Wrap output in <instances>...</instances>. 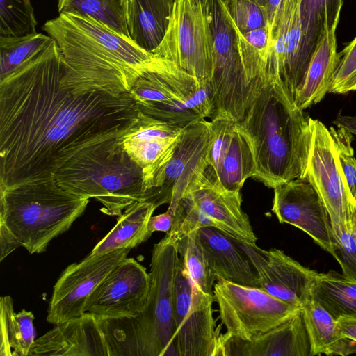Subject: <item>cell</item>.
Segmentation results:
<instances>
[{
	"instance_id": "obj_29",
	"label": "cell",
	"mask_w": 356,
	"mask_h": 356,
	"mask_svg": "<svg viewBox=\"0 0 356 356\" xmlns=\"http://www.w3.org/2000/svg\"><path fill=\"white\" fill-rule=\"evenodd\" d=\"M214 172L223 186L231 191H241L245 181L255 177L253 152L238 122L231 141Z\"/></svg>"
},
{
	"instance_id": "obj_21",
	"label": "cell",
	"mask_w": 356,
	"mask_h": 356,
	"mask_svg": "<svg viewBox=\"0 0 356 356\" xmlns=\"http://www.w3.org/2000/svg\"><path fill=\"white\" fill-rule=\"evenodd\" d=\"M110 356L100 326L93 314L58 323L35 339L29 356Z\"/></svg>"
},
{
	"instance_id": "obj_10",
	"label": "cell",
	"mask_w": 356,
	"mask_h": 356,
	"mask_svg": "<svg viewBox=\"0 0 356 356\" xmlns=\"http://www.w3.org/2000/svg\"><path fill=\"white\" fill-rule=\"evenodd\" d=\"M207 12L213 37V118L225 117L238 122L245 109L248 89L236 33L223 0H210Z\"/></svg>"
},
{
	"instance_id": "obj_5",
	"label": "cell",
	"mask_w": 356,
	"mask_h": 356,
	"mask_svg": "<svg viewBox=\"0 0 356 356\" xmlns=\"http://www.w3.org/2000/svg\"><path fill=\"white\" fill-rule=\"evenodd\" d=\"M89 199L72 194L54 179L0 188V232L30 254L41 253L85 211Z\"/></svg>"
},
{
	"instance_id": "obj_35",
	"label": "cell",
	"mask_w": 356,
	"mask_h": 356,
	"mask_svg": "<svg viewBox=\"0 0 356 356\" xmlns=\"http://www.w3.org/2000/svg\"><path fill=\"white\" fill-rule=\"evenodd\" d=\"M36 25L31 0H0V37L35 34Z\"/></svg>"
},
{
	"instance_id": "obj_25",
	"label": "cell",
	"mask_w": 356,
	"mask_h": 356,
	"mask_svg": "<svg viewBox=\"0 0 356 356\" xmlns=\"http://www.w3.org/2000/svg\"><path fill=\"white\" fill-rule=\"evenodd\" d=\"M158 207L149 201L136 202L118 217L116 225L93 248L90 255L103 254L117 249H132L147 241V225Z\"/></svg>"
},
{
	"instance_id": "obj_23",
	"label": "cell",
	"mask_w": 356,
	"mask_h": 356,
	"mask_svg": "<svg viewBox=\"0 0 356 356\" xmlns=\"http://www.w3.org/2000/svg\"><path fill=\"white\" fill-rule=\"evenodd\" d=\"M175 0H129L127 26L130 39L140 49L153 51L166 33Z\"/></svg>"
},
{
	"instance_id": "obj_26",
	"label": "cell",
	"mask_w": 356,
	"mask_h": 356,
	"mask_svg": "<svg viewBox=\"0 0 356 356\" xmlns=\"http://www.w3.org/2000/svg\"><path fill=\"white\" fill-rule=\"evenodd\" d=\"M342 5L343 0H300L302 54L307 69L326 33L336 30Z\"/></svg>"
},
{
	"instance_id": "obj_22",
	"label": "cell",
	"mask_w": 356,
	"mask_h": 356,
	"mask_svg": "<svg viewBox=\"0 0 356 356\" xmlns=\"http://www.w3.org/2000/svg\"><path fill=\"white\" fill-rule=\"evenodd\" d=\"M197 232L216 278L259 287L255 270L234 238L212 227H200Z\"/></svg>"
},
{
	"instance_id": "obj_44",
	"label": "cell",
	"mask_w": 356,
	"mask_h": 356,
	"mask_svg": "<svg viewBox=\"0 0 356 356\" xmlns=\"http://www.w3.org/2000/svg\"><path fill=\"white\" fill-rule=\"evenodd\" d=\"M195 3H200L205 8L207 9L208 5L210 0H192Z\"/></svg>"
},
{
	"instance_id": "obj_41",
	"label": "cell",
	"mask_w": 356,
	"mask_h": 356,
	"mask_svg": "<svg viewBox=\"0 0 356 356\" xmlns=\"http://www.w3.org/2000/svg\"><path fill=\"white\" fill-rule=\"evenodd\" d=\"M174 216L167 211L163 213L152 216L148 222L147 231L149 236L154 232H164L168 233L173 224Z\"/></svg>"
},
{
	"instance_id": "obj_40",
	"label": "cell",
	"mask_w": 356,
	"mask_h": 356,
	"mask_svg": "<svg viewBox=\"0 0 356 356\" xmlns=\"http://www.w3.org/2000/svg\"><path fill=\"white\" fill-rule=\"evenodd\" d=\"M339 337L333 355L346 356L356 353V318L341 316L337 319Z\"/></svg>"
},
{
	"instance_id": "obj_12",
	"label": "cell",
	"mask_w": 356,
	"mask_h": 356,
	"mask_svg": "<svg viewBox=\"0 0 356 356\" xmlns=\"http://www.w3.org/2000/svg\"><path fill=\"white\" fill-rule=\"evenodd\" d=\"M213 296L200 290L179 257L174 280L175 346L179 356H216L220 329L213 316Z\"/></svg>"
},
{
	"instance_id": "obj_31",
	"label": "cell",
	"mask_w": 356,
	"mask_h": 356,
	"mask_svg": "<svg viewBox=\"0 0 356 356\" xmlns=\"http://www.w3.org/2000/svg\"><path fill=\"white\" fill-rule=\"evenodd\" d=\"M229 21L236 33L246 86L250 82L257 79L264 81L271 44L270 26L267 25L258 29L242 33L234 26L230 19Z\"/></svg>"
},
{
	"instance_id": "obj_20",
	"label": "cell",
	"mask_w": 356,
	"mask_h": 356,
	"mask_svg": "<svg viewBox=\"0 0 356 356\" xmlns=\"http://www.w3.org/2000/svg\"><path fill=\"white\" fill-rule=\"evenodd\" d=\"M311 356L302 308L275 327L250 341L220 333L216 356Z\"/></svg>"
},
{
	"instance_id": "obj_4",
	"label": "cell",
	"mask_w": 356,
	"mask_h": 356,
	"mask_svg": "<svg viewBox=\"0 0 356 356\" xmlns=\"http://www.w3.org/2000/svg\"><path fill=\"white\" fill-rule=\"evenodd\" d=\"M179 259L177 241L165 235L152 251L151 286L144 309L131 318L99 319L110 356H179L173 304Z\"/></svg>"
},
{
	"instance_id": "obj_33",
	"label": "cell",
	"mask_w": 356,
	"mask_h": 356,
	"mask_svg": "<svg viewBox=\"0 0 356 356\" xmlns=\"http://www.w3.org/2000/svg\"><path fill=\"white\" fill-rule=\"evenodd\" d=\"M53 39L35 33L22 37H0V79H2L46 47Z\"/></svg>"
},
{
	"instance_id": "obj_42",
	"label": "cell",
	"mask_w": 356,
	"mask_h": 356,
	"mask_svg": "<svg viewBox=\"0 0 356 356\" xmlns=\"http://www.w3.org/2000/svg\"><path fill=\"white\" fill-rule=\"evenodd\" d=\"M264 11L270 27L283 0H252Z\"/></svg>"
},
{
	"instance_id": "obj_17",
	"label": "cell",
	"mask_w": 356,
	"mask_h": 356,
	"mask_svg": "<svg viewBox=\"0 0 356 356\" xmlns=\"http://www.w3.org/2000/svg\"><path fill=\"white\" fill-rule=\"evenodd\" d=\"M272 211L280 223L291 225L307 234L330 253L337 242L328 212L310 181L296 178L273 188Z\"/></svg>"
},
{
	"instance_id": "obj_24",
	"label": "cell",
	"mask_w": 356,
	"mask_h": 356,
	"mask_svg": "<svg viewBox=\"0 0 356 356\" xmlns=\"http://www.w3.org/2000/svg\"><path fill=\"white\" fill-rule=\"evenodd\" d=\"M336 30L326 33L309 63L305 79L294 97L304 111L320 102L329 92L340 55L337 51Z\"/></svg>"
},
{
	"instance_id": "obj_38",
	"label": "cell",
	"mask_w": 356,
	"mask_h": 356,
	"mask_svg": "<svg viewBox=\"0 0 356 356\" xmlns=\"http://www.w3.org/2000/svg\"><path fill=\"white\" fill-rule=\"evenodd\" d=\"M331 226L337 245L330 254L341 266L343 274L356 280V242L351 226L332 222Z\"/></svg>"
},
{
	"instance_id": "obj_13",
	"label": "cell",
	"mask_w": 356,
	"mask_h": 356,
	"mask_svg": "<svg viewBox=\"0 0 356 356\" xmlns=\"http://www.w3.org/2000/svg\"><path fill=\"white\" fill-rule=\"evenodd\" d=\"M131 249L120 248L99 254H88L68 266L55 283L47 321L54 325L83 316L90 294Z\"/></svg>"
},
{
	"instance_id": "obj_9",
	"label": "cell",
	"mask_w": 356,
	"mask_h": 356,
	"mask_svg": "<svg viewBox=\"0 0 356 356\" xmlns=\"http://www.w3.org/2000/svg\"><path fill=\"white\" fill-rule=\"evenodd\" d=\"M213 298L225 334L250 341L280 325L301 308L293 307L259 287L216 278Z\"/></svg>"
},
{
	"instance_id": "obj_3",
	"label": "cell",
	"mask_w": 356,
	"mask_h": 356,
	"mask_svg": "<svg viewBox=\"0 0 356 356\" xmlns=\"http://www.w3.org/2000/svg\"><path fill=\"white\" fill-rule=\"evenodd\" d=\"M245 109L238 126L253 152L254 179L274 188L304 178L313 137V119L306 116L282 81L257 79L247 86Z\"/></svg>"
},
{
	"instance_id": "obj_1",
	"label": "cell",
	"mask_w": 356,
	"mask_h": 356,
	"mask_svg": "<svg viewBox=\"0 0 356 356\" xmlns=\"http://www.w3.org/2000/svg\"><path fill=\"white\" fill-rule=\"evenodd\" d=\"M53 40L0 79V188L53 179L83 149L119 138L139 109L129 93L74 94Z\"/></svg>"
},
{
	"instance_id": "obj_15",
	"label": "cell",
	"mask_w": 356,
	"mask_h": 356,
	"mask_svg": "<svg viewBox=\"0 0 356 356\" xmlns=\"http://www.w3.org/2000/svg\"><path fill=\"white\" fill-rule=\"evenodd\" d=\"M234 240L250 259L259 288L298 308L312 298L316 271L303 266L279 249L264 250L256 244Z\"/></svg>"
},
{
	"instance_id": "obj_18",
	"label": "cell",
	"mask_w": 356,
	"mask_h": 356,
	"mask_svg": "<svg viewBox=\"0 0 356 356\" xmlns=\"http://www.w3.org/2000/svg\"><path fill=\"white\" fill-rule=\"evenodd\" d=\"M305 177L319 194L335 225L351 226L350 192L336 157L329 129L313 120V137Z\"/></svg>"
},
{
	"instance_id": "obj_34",
	"label": "cell",
	"mask_w": 356,
	"mask_h": 356,
	"mask_svg": "<svg viewBox=\"0 0 356 356\" xmlns=\"http://www.w3.org/2000/svg\"><path fill=\"white\" fill-rule=\"evenodd\" d=\"M177 248L192 280L203 292L213 296L216 277L210 266L197 229L178 241Z\"/></svg>"
},
{
	"instance_id": "obj_8",
	"label": "cell",
	"mask_w": 356,
	"mask_h": 356,
	"mask_svg": "<svg viewBox=\"0 0 356 356\" xmlns=\"http://www.w3.org/2000/svg\"><path fill=\"white\" fill-rule=\"evenodd\" d=\"M152 54L211 81L213 37L207 9L192 0H175L166 33Z\"/></svg>"
},
{
	"instance_id": "obj_30",
	"label": "cell",
	"mask_w": 356,
	"mask_h": 356,
	"mask_svg": "<svg viewBox=\"0 0 356 356\" xmlns=\"http://www.w3.org/2000/svg\"><path fill=\"white\" fill-rule=\"evenodd\" d=\"M59 13L90 18L130 39L127 26L129 0H57Z\"/></svg>"
},
{
	"instance_id": "obj_7",
	"label": "cell",
	"mask_w": 356,
	"mask_h": 356,
	"mask_svg": "<svg viewBox=\"0 0 356 356\" xmlns=\"http://www.w3.org/2000/svg\"><path fill=\"white\" fill-rule=\"evenodd\" d=\"M241 203V191L224 187L209 166L179 202L166 235L178 241L200 227H212L234 239L256 244L257 237Z\"/></svg>"
},
{
	"instance_id": "obj_6",
	"label": "cell",
	"mask_w": 356,
	"mask_h": 356,
	"mask_svg": "<svg viewBox=\"0 0 356 356\" xmlns=\"http://www.w3.org/2000/svg\"><path fill=\"white\" fill-rule=\"evenodd\" d=\"M118 138L83 149L54 176L66 191L95 199L102 204L103 213L116 217L134 203L146 201L143 171Z\"/></svg>"
},
{
	"instance_id": "obj_16",
	"label": "cell",
	"mask_w": 356,
	"mask_h": 356,
	"mask_svg": "<svg viewBox=\"0 0 356 356\" xmlns=\"http://www.w3.org/2000/svg\"><path fill=\"white\" fill-rule=\"evenodd\" d=\"M271 44L264 81L280 79L294 101L307 67L302 54L300 0H283L270 29Z\"/></svg>"
},
{
	"instance_id": "obj_2",
	"label": "cell",
	"mask_w": 356,
	"mask_h": 356,
	"mask_svg": "<svg viewBox=\"0 0 356 356\" xmlns=\"http://www.w3.org/2000/svg\"><path fill=\"white\" fill-rule=\"evenodd\" d=\"M42 30L59 48L61 86L74 94L129 93L142 74L166 61L90 18L59 13Z\"/></svg>"
},
{
	"instance_id": "obj_28",
	"label": "cell",
	"mask_w": 356,
	"mask_h": 356,
	"mask_svg": "<svg viewBox=\"0 0 356 356\" xmlns=\"http://www.w3.org/2000/svg\"><path fill=\"white\" fill-rule=\"evenodd\" d=\"M312 298L336 320L356 318V280L334 270L318 273L312 288Z\"/></svg>"
},
{
	"instance_id": "obj_36",
	"label": "cell",
	"mask_w": 356,
	"mask_h": 356,
	"mask_svg": "<svg viewBox=\"0 0 356 356\" xmlns=\"http://www.w3.org/2000/svg\"><path fill=\"white\" fill-rule=\"evenodd\" d=\"M223 1L231 22L241 32L245 33L268 25L264 11L254 1L223 0Z\"/></svg>"
},
{
	"instance_id": "obj_43",
	"label": "cell",
	"mask_w": 356,
	"mask_h": 356,
	"mask_svg": "<svg viewBox=\"0 0 356 356\" xmlns=\"http://www.w3.org/2000/svg\"><path fill=\"white\" fill-rule=\"evenodd\" d=\"M350 223L351 230L356 242V200L350 194Z\"/></svg>"
},
{
	"instance_id": "obj_19",
	"label": "cell",
	"mask_w": 356,
	"mask_h": 356,
	"mask_svg": "<svg viewBox=\"0 0 356 356\" xmlns=\"http://www.w3.org/2000/svg\"><path fill=\"white\" fill-rule=\"evenodd\" d=\"M182 129L139 111L132 124L118 138L143 171L145 198L156 175L172 156Z\"/></svg>"
},
{
	"instance_id": "obj_14",
	"label": "cell",
	"mask_w": 356,
	"mask_h": 356,
	"mask_svg": "<svg viewBox=\"0 0 356 356\" xmlns=\"http://www.w3.org/2000/svg\"><path fill=\"white\" fill-rule=\"evenodd\" d=\"M150 286L149 273L134 258L126 257L95 289L85 312L99 320L135 316L146 306Z\"/></svg>"
},
{
	"instance_id": "obj_27",
	"label": "cell",
	"mask_w": 356,
	"mask_h": 356,
	"mask_svg": "<svg viewBox=\"0 0 356 356\" xmlns=\"http://www.w3.org/2000/svg\"><path fill=\"white\" fill-rule=\"evenodd\" d=\"M34 316L25 309L15 313L10 296L0 298L1 356H29L35 341Z\"/></svg>"
},
{
	"instance_id": "obj_32",
	"label": "cell",
	"mask_w": 356,
	"mask_h": 356,
	"mask_svg": "<svg viewBox=\"0 0 356 356\" xmlns=\"http://www.w3.org/2000/svg\"><path fill=\"white\" fill-rule=\"evenodd\" d=\"M302 312L311 344V356L333 355L339 340L337 320L312 298L305 303Z\"/></svg>"
},
{
	"instance_id": "obj_37",
	"label": "cell",
	"mask_w": 356,
	"mask_h": 356,
	"mask_svg": "<svg viewBox=\"0 0 356 356\" xmlns=\"http://www.w3.org/2000/svg\"><path fill=\"white\" fill-rule=\"evenodd\" d=\"M337 161L352 196L356 200V159L351 145L353 136L348 129L339 127L329 129Z\"/></svg>"
},
{
	"instance_id": "obj_39",
	"label": "cell",
	"mask_w": 356,
	"mask_h": 356,
	"mask_svg": "<svg viewBox=\"0 0 356 356\" xmlns=\"http://www.w3.org/2000/svg\"><path fill=\"white\" fill-rule=\"evenodd\" d=\"M340 58L329 92L356 91V37L339 53Z\"/></svg>"
},
{
	"instance_id": "obj_11",
	"label": "cell",
	"mask_w": 356,
	"mask_h": 356,
	"mask_svg": "<svg viewBox=\"0 0 356 356\" xmlns=\"http://www.w3.org/2000/svg\"><path fill=\"white\" fill-rule=\"evenodd\" d=\"M210 121L201 119L184 127L168 161L156 175L146 201L158 207L169 204L174 218L179 202L204 175L209 166Z\"/></svg>"
}]
</instances>
